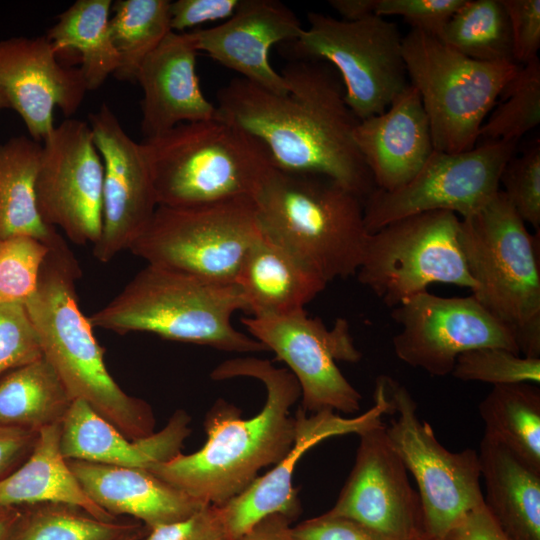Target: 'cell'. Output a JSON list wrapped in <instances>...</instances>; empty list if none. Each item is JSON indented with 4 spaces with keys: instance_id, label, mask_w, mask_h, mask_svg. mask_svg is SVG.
<instances>
[{
    "instance_id": "d4e9b609",
    "label": "cell",
    "mask_w": 540,
    "mask_h": 540,
    "mask_svg": "<svg viewBox=\"0 0 540 540\" xmlns=\"http://www.w3.org/2000/svg\"><path fill=\"white\" fill-rule=\"evenodd\" d=\"M67 461L84 491L99 507L116 518L131 516L148 531L187 518L208 505L148 469Z\"/></svg>"
},
{
    "instance_id": "74e56055",
    "label": "cell",
    "mask_w": 540,
    "mask_h": 540,
    "mask_svg": "<svg viewBox=\"0 0 540 540\" xmlns=\"http://www.w3.org/2000/svg\"><path fill=\"white\" fill-rule=\"evenodd\" d=\"M50 247L30 236L0 240V302L24 304L37 289Z\"/></svg>"
},
{
    "instance_id": "4fadbf2b",
    "label": "cell",
    "mask_w": 540,
    "mask_h": 540,
    "mask_svg": "<svg viewBox=\"0 0 540 540\" xmlns=\"http://www.w3.org/2000/svg\"><path fill=\"white\" fill-rule=\"evenodd\" d=\"M518 140L483 141L474 148L447 153L433 150L418 173L390 190L375 188L364 200L369 234L397 219L428 211H450L468 217L500 190L502 171Z\"/></svg>"
},
{
    "instance_id": "5b68a950",
    "label": "cell",
    "mask_w": 540,
    "mask_h": 540,
    "mask_svg": "<svg viewBox=\"0 0 540 540\" xmlns=\"http://www.w3.org/2000/svg\"><path fill=\"white\" fill-rule=\"evenodd\" d=\"M245 312L237 286L147 264L109 303L88 317L94 327L118 334L147 332L163 339L236 353L268 351L237 330Z\"/></svg>"
},
{
    "instance_id": "277c9868",
    "label": "cell",
    "mask_w": 540,
    "mask_h": 540,
    "mask_svg": "<svg viewBox=\"0 0 540 540\" xmlns=\"http://www.w3.org/2000/svg\"><path fill=\"white\" fill-rule=\"evenodd\" d=\"M253 200L262 233L327 283L356 275L369 235L358 195L327 176L272 166Z\"/></svg>"
},
{
    "instance_id": "603a6c76",
    "label": "cell",
    "mask_w": 540,
    "mask_h": 540,
    "mask_svg": "<svg viewBox=\"0 0 540 540\" xmlns=\"http://www.w3.org/2000/svg\"><path fill=\"white\" fill-rule=\"evenodd\" d=\"M353 138L375 187L386 191L412 179L434 150L428 116L410 82L384 112L359 120Z\"/></svg>"
},
{
    "instance_id": "836d02e7",
    "label": "cell",
    "mask_w": 540,
    "mask_h": 540,
    "mask_svg": "<svg viewBox=\"0 0 540 540\" xmlns=\"http://www.w3.org/2000/svg\"><path fill=\"white\" fill-rule=\"evenodd\" d=\"M20 508L13 540H124L148 532L139 521L101 520L69 504L42 503Z\"/></svg>"
},
{
    "instance_id": "484cf974",
    "label": "cell",
    "mask_w": 540,
    "mask_h": 540,
    "mask_svg": "<svg viewBox=\"0 0 540 540\" xmlns=\"http://www.w3.org/2000/svg\"><path fill=\"white\" fill-rule=\"evenodd\" d=\"M234 284L249 316L304 310L328 285L315 270L262 231L245 253Z\"/></svg>"
},
{
    "instance_id": "f1b7e54d",
    "label": "cell",
    "mask_w": 540,
    "mask_h": 540,
    "mask_svg": "<svg viewBox=\"0 0 540 540\" xmlns=\"http://www.w3.org/2000/svg\"><path fill=\"white\" fill-rule=\"evenodd\" d=\"M42 145L26 136L0 145V240L30 236L49 247L62 241L41 218L36 202V178Z\"/></svg>"
},
{
    "instance_id": "2e32d148",
    "label": "cell",
    "mask_w": 540,
    "mask_h": 540,
    "mask_svg": "<svg viewBox=\"0 0 540 540\" xmlns=\"http://www.w3.org/2000/svg\"><path fill=\"white\" fill-rule=\"evenodd\" d=\"M104 166L90 125L68 118L43 141L36 202L43 221L75 244L93 246L102 232Z\"/></svg>"
},
{
    "instance_id": "7402d4cb",
    "label": "cell",
    "mask_w": 540,
    "mask_h": 540,
    "mask_svg": "<svg viewBox=\"0 0 540 540\" xmlns=\"http://www.w3.org/2000/svg\"><path fill=\"white\" fill-rule=\"evenodd\" d=\"M198 52L191 32L171 31L144 60L136 82L143 90L141 131L145 138L217 116L216 106L200 87Z\"/></svg>"
},
{
    "instance_id": "9c48e42d",
    "label": "cell",
    "mask_w": 540,
    "mask_h": 540,
    "mask_svg": "<svg viewBox=\"0 0 540 540\" xmlns=\"http://www.w3.org/2000/svg\"><path fill=\"white\" fill-rule=\"evenodd\" d=\"M308 27L284 43L291 60H321L338 73L358 120L384 112L409 84L398 26L371 15L357 21L309 12Z\"/></svg>"
},
{
    "instance_id": "4dcf8cb0",
    "label": "cell",
    "mask_w": 540,
    "mask_h": 540,
    "mask_svg": "<svg viewBox=\"0 0 540 540\" xmlns=\"http://www.w3.org/2000/svg\"><path fill=\"white\" fill-rule=\"evenodd\" d=\"M111 0H77L58 16L46 36L57 55L75 51L87 90L98 89L119 67L109 19Z\"/></svg>"
},
{
    "instance_id": "d6a6232c",
    "label": "cell",
    "mask_w": 540,
    "mask_h": 540,
    "mask_svg": "<svg viewBox=\"0 0 540 540\" xmlns=\"http://www.w3.org/2000/svg\"><path fill=\"white\" fill-rule=\"evenodd\" d=\"M169 0H117L112 3L109 30L118 54L114 77L136 82L144 60L171 32Z\"/></svg>"
},
{
    "instance_id": "6da1fadb",
    "label": "cell",
    "mask_w": 540,
    "mask_h": 540,
    "mask_svg": "<svg viewBox=\"0 0 540 540\" xmlns=\"http://www.w3.org/2000/svg\"><path fill=\"white\" fill-rule=\"evenodd\" d=\"M281 75L282 95L232 79L217 92V116L258 139L273 167L327 176L365 200L376 187L355 144L359 120L337 71L321 60H290Z\"/></svg>"
},
{
    "instance_id": "3957f363",
    "label": "cell",
    "mask_w": 540,
    "mask_h": 540,
    "mask_svg": "<svg viewBox=\"0 0 540 540\" xmlns=\"http://www.w3.org/2000/svg\"><path fill=\"white\" fill-rule=\"evenodd\" d=\"M79 269L64 240L50 247L37 289L25 303L43 357L73 400L86 402L129 439L149 436L155 432L151 407L128 395L112 378L93 326L79 307Z\"/></svg>"
},
{
    "instance_id": "11a10c76",
    "label": "cell",
    "mask_w": 540,
    "mask_h": 540,
    "mask_svg": "<svg viewBox=\"0 0 540 540\" xmlns=\"http://www.w3.org/2000/svg\"><path fill=\"white\" fill-rule=\"evenodd\" d=\"M143 537H144V535H135V536H131L129 538H126L124 540H141Z\"/></svg>"
},
{
    "instance_id": "f6af8a7d",
    "label": "cell",
    "mask_w": 540,
    "mask_h": 540,
    "mask_svg": "<svg viewBox=\"0 0 540 540\" xmlns=\"http://www.w3.org/2000/svg\"><path fill=\"white\" fill-rule=\"evenodd\" d=\"M241 0H177L170 3V28L186 32L204 23L225 21L238 8Z\"/></svg>"
},
{
    "instance_id": "ab89813d",
    "label": "cell",
    "mask_w": 540,
    "mask_h": 540,
    "mask_svg": "<svg viewBox=\"0 0 540 540\" xmlns=\"http://www.w3.org/2000/svg\"><path fill=\"white\" fill-rule=\"evenodd\" d=\"M43 356L24 304L0 302V377Z\"/></svg>"
},
{
    "instance_id": "f5cc1de1",
    "label": "cell",
    "mask_w": 540,
    "mask_h": 540,
    "mask_svg": "<svg viewBox=\"0 0 540 540\" xmlns=\"http://www.w3.org/2000/svg\"><path fill=\"white\" fill-rule=\"evenodd\" d=\"M14 507H2L0 506V517L7 514Z\"/></svg>"
},
{
    "instance_id": "681fc988",
    "label": "cell",
    "mask_w": 540,
    "mask_h": 540,
    "mask_svg": "<svg viewBox=\"0 0 540 540\" xmlns=\"http://www.w3.org/2000/svg\"><path fill=\"white\" fill-rule=\"evenodd\" d=\"M329 5L342 20L357 21L375 15L377 0H330Z\"/></svg>"
},
{
    "instance_id": "e575fe53",
    "label": "cell",
    "mask_w": 540,
    "mask_h": 540,
    "mask_svg": "<svg viewBox=\"0 0 540 540\" xmlns=\"http://www.w3.org/2000/svg\"><path fill=\"white\" fill-rule=\"evenodd\" d=\"M436 37L475 60L514 62L509 20L501 0H465Z\"/></svg>"
},
{
    "instance_id": "8992f818",
    "label": "cell",
    "mask_w": 540,
    "mask_h": 540,
    "mask_svg": "<svg viewBox=\"0 0 540 540\" xmlns=\"http://www.w3.org/2000/svg\"><path fill=\"white\" fill-rule=\"evenodd\" d=\"M141 144L158 206L253 198L272 167L258 139L218 116L179 124Z\"/></svg>"
},
{
    "instance_id": "cb8c5ba5",
    "label": "cell",
    "mask_w": 540,
    "mask_h": 540,
    "mask_svg": "<svg viewBox=\"0 0 540 540\" xmlns=\"http://www.w3.org/2000/svg\"><path fill=\"white\" fill-rule=\"evenodd\" d=\"M190 421L179 409L160 431L132 440L86 402L73 400L60 424V447L67 460L149 469L181 453Z\"/></svg>"
},
{
    "instance_id": "f907efd6",
    "label": "cell",
    "mask_w": 540,
    "mask_h": 540,
    "mask_svg": "<svg viewBox=\"0 0 540 540\" xmlns=\"http://www.w3.org/2000/svg\"><path fill=\"white\" fill-rule=\"evenodd\" d=\"M21 516V508L14 507L0 517V540H13Z\"/></svg>"
},
{
    "instance_id": "60d3db41",
    "label": "cell",
    "mask_w": 540,
    "mask_h": 540,
    "mask_svg": "<svg viewBox=\"0 0 540 540\" xmlns=\"http://www.w3.org/2000/svg\"><path fill=\"white\" fill-rule=\"evenodd\" d=\"M465 0H377L375 15L401 16L412 29L437 36Z\"/></svg>"
},
{
    "instance_id": "c3c4849f",
    "label": "cell",
    "mask_w": 540,
    "mask_h": 540,
    "mask_svg": "<svg viewBox=\"0 0 540 540\" xmlns=\"http://www.w3.org/2000/svg\"><path fill=\"white\" fill-rule=\"evenodd\" d=\"M293 520L295 519L283 513L270 514L237 540H296L291 526Z\"/></svg>"
},
{
    "instance_id": "8fae6325",
    "label": "cell",
    "mask_w": 540,
    "mask_h": 540,
    "mask_svg": "<svg viewBox=\"0 0 540 540\" xmlns=\"http://www.w3.org/2000/svg\"><path fill=\"white\" fill-rule=\"evenodd\" d=\"M450 211H428L388 223L368 235L355 276L385 305L396 307L433 283L474 290Z\"/></svg>"
},
{
    "instance_id": "4316f807",
    "label": "cell",
    "mask_w": 540,
    "mask_h": 540,
    "mask_svg": "<svg viewBox=\"0 0 540 540\" xmlns=\"http://www.w3.org/2000/svg\"><path fill=\"white\" fill-rule=\"evenodd\" d=\"M478 459L484 505L509 540H540V473L483 436Z\"/></svg>"
},
{
    "instance_id": "ac0fdd59",
    "label": "cell",
    "mask_w": 540,
    "mask_h": 540,
    "mask_svg": "<svg viewBox=\"0 0 540 540\" xmlns=\"http://www.w3.org/2000/svg\"><path fill=\"white\" fill-rule=\"evenodd\" d=\"M354 466L325 513L355 521L394 540L422 534L418 492L390 445L383 422L359 434Z\"/></svg>"
},
{
    "instance_id": "d6986e66",
    "label": "cell",
    "mask_w": 540,
    "mask_h": 540,
    "mask_svg": "<svg viewBox=\"0 0 540 540\" xmlns=\"http://www.w3.org/2000/svg\"><path fill=\"white\" fill-rule=\"evenodd\" d=\"M387 411L388 401L381 382L375 386L374 406L356 417H342L331 410L307 413L298 408L294 415V441L289 451L269 472L258 476L242 493L220 506L228 540H237L258 521L273 513L297 518L301 505L292 479L300 458L327 438L348 433L359 435L381 423V417Z\"/></svg>"
},
{
    "instance_id": "30bf717a",
    "label": "cell",
    "mask_w": 540,
    "mask_h": 540,
    "mask_svg": "<svg viewBox=\"0 0 540 540\" xmlns=\"http://www.w3.org/2000/svg\"><path fill=\"white\" fill-rule=\"evenodd\" d=\"M260 233L251 197L192 207L157 206L128 250L147 264L233 284Z\"/></svg>"
},
{
    "instance_id": "8d00e7d4",
    "label": "cell",
    "mask_w": 540,
    "mask_h": 540,
    "mask_svg": "<svg viewBox=\"0 0 540 540\" xmlns=\"http://www.w3.org/2000/svg\"><path fill=\"white\" fill-rule=\"evenodd\" d=\"M451 375L462 381H477L493 386L540 383V358L520 356L500 347H481L462 353Z\"/></svg>"
},
{
    "instance_id": "9a60e30c",
    "label": "cell",
    "mask_w": 540,
    "mask_h": 540,
    "mask_svg": "<svg viewBox=\"0 0 540 540\" xmlns=\"http://www.w3.org/2000/svg\"><path fill=\"white\" fill-rule=\"evenodd\" d=\"M401 331L392 339L405 364L431 376L451 374L459 355L481 347H500L520 354L512 333L473 295L441 297L423 291L394 307Z\"/></svg>"
},
{
    "instance_id": "5bb4252c",
    "label": "cell",
    "mask_w": 540,
    "mask_h": 540,
    "mask_svg": "<svg viewBox=\"0 0 540 540\" xmlns=\"http://www.w3.org/2000/svg\"><path fill=\"white\" fill-rule=\"evenodd\" d=\"M241 323L293 373L301 390L300 408L305 412L353 414L360 410L361 394L336 364L361 359L345 319L338 318L328 329L304 309L284 315L247 316Z\"/></svg>"
},
{
    "instance_id": "1f68e13d",
    "label": "cell",
    "mask_w": 540,
    "mask_h": 540,
    "mask_svg": "<svg viewBox=\"0 0 540 540\" xmlns=\"http://www.w3.org/2000/svg\"><path fill=\"white\" fill-rule=\"evenodd\" d=\"M484 436L540 473V389L532 383L493 386L479 404Z\"/></svg>"
},
{
    "instance_id": "44dd1931",
    "label": "cell",
    "mask_w": 540,
    "mask_h": 540,
    "mask_svg": "<svg viewBox=\"0 0 540 540\" xmlns=\"http://www.w3.org/2000/svg\"><path fill=\"white\" fill-rule=\"evenodd\" d=\"M304 28L295 12L277 0H241L221 24L192 31L198 51L242 78L275 94L287 93L281 73L270 62L276 44L298 39Z\"/></svg>"
},
{
    "instance_id": "52a82bcc",
    "label": "cell",
    "mask_w": 540,
    "mask_h": 540,
    "mask_svg": "<svg viewBox=\"0 0 540 540\" xmlns=\"http://www.w3.org/2000/svg\"><path fill=\"white\" fill-rule=\"evenodd\" d=\"M458 240L476 284L471 295L512 333L520 354L540 358L539 234L499 190L460 220Z\"/></svg>"
},
{
    "instance_id": "f546056e",
    "label": "cell",
    "mask_w": 540,
    "mask_h": 540,
    "mask_svg": "<svg viewBox=\"0 0 540 540\" xmlns=\"http://www.w3.org/2000/svg\"><path fill=\"white\" fill-rule=\"evenodd\" d=\"M72 402L43 356L0 377V426L38 432L61 424Z\"/></svg>"
},
{
    "instance_id": "bcb514c9",
    "label": "cell",
    "mask_w": 540,
    "mask_h": 540,
    "mask_svg": "<svg viewBox=\"0 0 540 540\" xmlns=\"http://www.w3.org/2000/svg\"><path fill=\"white\" fill-rule=\"evenodd\" d=\"M37 433L15 427L0 426V480L15 471L29 456Z\"/></svg>"
},
{
    "instance_id": "7c38bea8",
    "label": "cell",
    "mask_w": 540,
    "mask_h": 540,
    "mask_svg": "<svg viewBox=\"0 0 540 540\" xmlns=\"http://www.w3.org/2000/svg\"><path fill=\"white\" fill-rule=\"evenodd\" d=\"M383 379L387 414L393 416L385 432L417 483L422 534L429 540H443L466 513L484 503L478 453L471 448L446 449L433 428L419 418L408 389L388 376Z\"/></svg>"
},
{
    "instance_id": "ee69618b",
    "label": "cell",
    "mask_w": 540,
    "mask_h": 540,
    "mask_svg": "<svg viewBox=\"0 0 540 540\" xmlns=\"http://www.w3.org/2000/svg\"><path fill=\"white\" fill-rule=\"evenodd\" d=\"M296 540H394L355 521L323 513L292 527Z\"/></svg>"
},
{
    "instance_id": "7dc6e473",
    "label": "cell",
    "mask_w": 540,
    "mask_h": 540,
    "mask_svg": "<svg viewBox=\"0 0 540 540\" xmlns=\"http://www.w3.org/2000/svg\"><path fill=\"white\" fill-rule=\"evenodd\" d=\"M443 540H509L484 503L466 513Z\"/></svg>"
},
{
    "instance_id": "83f0119b",
    "label": "cell",
    "mask_w": 540,
    "mask_h": 540,
    "mask_svg": "<svg viewBox=\"0 0 540 540\" xmlns=\"http://www.w3.org/2000/svg\"><path fill=\"white\" fill-rule=\"evenodd\" d=\"M42 503L77 506L101 520H117L84 491L60 447V424L37 433L27 459L0 480V506L23 507Z\"/></svg>"
},
{
    "instance_id": "ffe728a7",
    "label": "cell",
    "mask_w": 540,
    "mask_h": 540,
    "mask_svg": "<svg viewBox=\"0 0 540 540\" xmlns=\"http://www.w3.org/2000/svg\"><path fill=\"white\" fill-rule=\"evenodd\" d=\"M87 91L79 68L61 65L46 35L0 41V94L34 141H44L54 129L56 107L72 116Z\"/></svg>"
},
{
    "instance_id": "7bdbcfd3",
    "label": "cell",
    "mask_w": 540,
    "mask_h": 540,
    "mask_svg": "<svg viewBox=\"0 0 540 540\" xmlns=\"http://www.w3.org/2000/svg\"><path fill=\"white\" fill-rule=\"evenodd\" d=\"M141 540H228L220 506L208 504L192 515L149 530Z\"/></svg>"
},
{
    "instance_id": "d590c367",
    "label": "cell",
    "mask_w": 540,
    "mask_h": 540,
    "mask_svg": "<svg viewBox=\"0 0 540 540\" xmlns=\"http://www.w3.org/2000/svg\"><path fill=\"white\" fill-rule=\"evenodd\" d=\"M500 104L480 129L483 141L518 140L540 123V61L522 65L500 95Z\"/></svg>"
},
{
    "instance_id": "ba28073f",
    "label": "cell",
    "mask_w": 540,
    "mask_h": 540,
    "mask_svg": "<svg viewBox=\"0 0 540 540\" xmlns=\"http://www.w3.org/2000/svg\"><path fill=\"white\" fill-rule=\"evenodd\" d=\"M410 83L428 116L434 150H470L506 85L522 65L469 58L430 33L411 29L402 38Z\"/></svg>"
},
{
    "instance_id": "e0dca14e",
    "label": "cell",
    "mask_w": 540,
    "mask_h": 540,
    "mask_svg": "<svg viewBox=\"0 0 540 540\" xmlns=\"http://www.w3.org/2000/svg\"><path fill=\"white\" fill-rule=\"evenodd\" d=\"M89 121L104 166L102 232L93 254L108 263L129 249L158 204L142 144L125 132L105 103L89 115Z\"/></svg>"
},
{
    "instance_id": "f35d334b",
    "label": "cell",
    "mask_w": 540,
    "mask_h": 540,
    "mask_svg": "<svg viewBox=\"0 0 540 540\" xmlns=\"http://www.w3.org/2000/svg\"><path fill=\"white\" fill-rule=\"evenodd\" d=\"M502 190L521 219L540 232V141L537 139L521 156L505 165Z\"/></svg>"
},
{
    "instance_id": "816d5d0a",
    "label": "cell",
    "mask_w": 540,
    "mask_h": 540,
    "mask_svg": "<svg viewBox=\"0 0 540 540\" xmlns=\"http://www.w3.org/2000/svg\"><path fill=\"white\" fill-rule=\"evenodd\" d=\"M6 108H9V105L6 102V100L4 99V97L0 94V110L1 109H6Z\"/></svg>"
},
{
    "instance_id": "db71d44e",
    "label": "cell",
    "mask_w": 540,
    "mask_h": 540,
    "mask_svg": "<svg viewBox=\"0 0 540 540\" xmlns=\"http://www.w3.org/2000/svg\"><path fill=\"white\" fill-rule=\"evenodd\" d=\"M408 540H429V539H427L423 534H421V535H417L415 537H412V538H410Z\"/></svg>"
},
{
    "instance_id": "b9f144b4",
    "label": "cell",
    "mask_w": 540,
    "mask_h": 540,
    "mask_svg": "<svg viewBox=\"0 0 540 540\" xmlns=\"http://www.w3.org/2000/svg\"><path fill=\"white\" fill-rule=\"evenodd\" d=\"M508 16L513 60L525 65L537 58L540 47V1L501 0Z\"/></svg>"
},
{
    "instance_id": "7a4b0ae2",
    "label": "cell",
    "mask_w": 540,
    "mask_h": 540,
    "mask_svg": "<svg viewBox=\"0 0 540 540\" xmlns=\"http://www.w3.org/2000/svg\"><path fill=\"white\" fill-rule=\"evenodd\" d=\"M236 377H251L264 384L267 396L261 411L243 419L238 407L218 399L205 416V444L194 453H179L148 469L204 504L222 506L242 493L294 441L290 409L300 399L301 390L293 373L255 357L226 360L211 372L214 380Z\"/></svg>"
}]
</instances>
